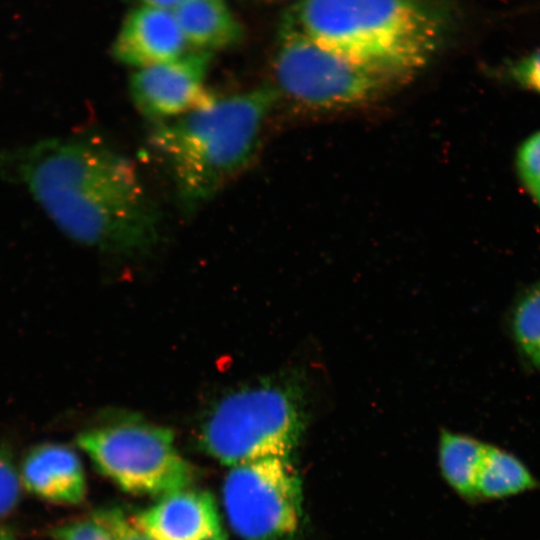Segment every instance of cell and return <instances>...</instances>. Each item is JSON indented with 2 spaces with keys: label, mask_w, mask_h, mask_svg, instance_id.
I'll list each match as a JSON object with an SVG mask.
<instances>
[{
  "label": "cell",
  "mask_w": 540,
  "mask_h": 540,
  "mask_svg": "<svg viewBox=\"0 0 540 540\" xmlns=\"http://www.w3.org/2000/svg\"><path fill=\"white\" fill-rule=\"evenodd\" d=\"M0 176L21 184L72 240L131 255L152 247L158 216L135 165L86 137L0 148Z\"/></svg>",
  "instance_id": "6da1fadb"
},
{
  "label": "cell",
  "mask_w": 540,
  "mask_h": 540,
  "mask_svg": "<svg viewBox=\"0 0 540 540\" xmlns=\"http://www.w3.org/2000/svg\"><path fill=\"white\" fill-rule=\"evenodd\" d=\"M284 18L393 84L423 68L451 27L441 0H298Z\"/></svg>",
  "instance_id": "7a4b0ae2"
},
{
  "label": "cell",
  "mask_w": 540,
  "mask_h": 540,
  "mask_svg": "<svg viewBox=\"0 0 540 540\" xmlns=\"http://www.w3.org/2000/svg\"><path fill=\"white\" fill-rule=\"evenodd\" d=\"M278 99L272 85L212 96L153 130L150 145L167 165L186 207L207 202L250 166Z\"/></svg>",
  "instance_id": "3957f363"
},
{
  "label": "cell",
  "mask_w": 540,
  "mask_h": 540,
  "mask_svg": "<svg viewBox=\"0 0 540 540\" xmlns=\"http://www.w3.org/2000/svg\"><path fill=\"white\" fill-rule=\"evenodd\" d=\"M302 428L300 408L289 389L261 384L223 397L203 422L199 445L227 466L267 457L289 458Z\"/></svg>",
  "instance_id": "277c9868"
},
{
  "label": "cell",
  "mask_w": 540,
  "mask_h": 540,
  "mask_svg": "<svg viewBox=\"0 0 540 540\" xmlns=\"http://www.w3.org/2000/svg\"><path fill=\"white\" fill-rule=\"evenodd\" d=\"M272 85L281 96L317 111L358 107L394 84L308 38L284 17L273 55Z\"/></svg>",
  "instance_id": "5b68a950"
},
{
  "label": "cell",
  "mask_w": 540,
  "mask_h": 540,
  "mask_svg": "<svg viewBox=\"0 0 540 540\" xmlns=\"http://www.w3.org/2000/svg\"><path fill=\"white\" fill-rule=\"evenodd\" d=\"M77 444L102 475L135 496L160 498L188 488L194 478L165 427L119 422L82 432Z\"/></svg>",
  "instance_id": "8992f818"
},
{
  "label": "cell",
  "mask_w": 540,
  "mask_h": 540,
  "mask_svg": "<svg viewBox=\"0 0 540 540\" xmlns=\"http://www.w3.org/2000/svg\"><path fill=\"white\" fill-rule=\"evenodd\" d=\"M226 519L241 540H292L301 517V482L289 458L232 466L222 487Z\"/></svg>",
  "instance_id": "52a82bcc"
},
{
  "label": "cell",
  "mask_w": 540,
  "mask_h": 540,
  "mask_svg": "<svg viewBox=\"0 0 540 540\" xmlns=\"http://www.w3.org/2000/svg\"><path fill=\"white\" fill-rule=\"evenodd\" d=\"M212 53L192 50L166 62L138 68L129 79L135 108L146 118L169 121L209 100L205 81Z\"/></svg>",
  "instance_id": "ba28073f"
},
{
  "label": "cell",
  "mask_w": 540,
  "mask_h": 540,
  "mask_svg": "<svg viewBox=\"0 0 540 540\" xmlns=\"http://www.w3.org/2000/svg\"><path fill=\"white\" fill-rule=\"evenodd\" d=\"M152 540H228L212 494L185 488L132 517Z\"/></svg>",
  "instance_id": "9c48e42d"
},
{
  "label": "cell",
  "mask_w": 540,
  "mask_h": 540,
  "mask_svg": "<svg viewBox=\"0 0 540 540\" xmlns=\"http://www.w3.org/2000/svg\"><path fill=\"white\" fill-rule=\"evenodd\" d=\"M187 47L171 9L140 4L121 23L111 52L119 63L138 69L173 60Z\"/></svg>",
  "instance_id": "30bf717a"
},
{
  "label": "cell",
  "mask_w": 540,
  "mask_h": 540,
  "mask_svg": "<svg viewBox=\"0 0 540 540\" xmlns=\"http://www.w3.org/2000/svg\"><path fill=\"white\" fill-rule=\"evenodd\" d=\"M25 488L41 499L58 504H78L86 495V479L77 453L63 444L33 447L21 466Z\"/></svg>",
  "instance_id": "8fae6325"
},
{
  "label": "cell",
  "mask_w": 540,
  "mask_h": 540,
  "mask_svg": "<svg viewBox=\"0 0 540 540\" xmlns=\"http://www.w3.org/2000/svg\"><path fill=\"white\" fill-rule=\"evenodd\" d=\"M172 11L192 50L212 53L244 38V28L225 0H183Z\"/></svg>",
  "instance_id": "7c38bea8"
},
{
  "label": "cell",
  "mask_w": 540,
  "mask_h": 540,
  "mask_svg": "<svg viewBox=\"0 0 540 540\" xmlns=\"http://www.w3.org/2000/svg\"><path fill=\"white\" fill-rule=\"evenodd\" d=\"M538 486L537 479L517 457L488 445L477 476V498L502 499Z\"/></svg>",
  "instance_id": "4fadbf2b"
},
{
  "label": "cell",
  "mask_w": 540,
  "mask_h": 540,
  "mask_svg": "<svg viewBox=\"0 0 540 540\" xmlns=\"http://www.w3.org/2000/svg\"><path fill=\"white\" fill-rule=\"evenodd\" d=\"M488 445L473 438L443 431L440 464L448 483L463 497L477 499L476 481Z\"/></svg>",
  "instance_id": "5bb4252c"
},
{
  "label": "cell",
  "mask_w": 540,
  "mask_h": 540,
  "mask_svg": "<svg viewBox=\"0 0 540 540\" xmlns=\"http://www.w3.org/2000/svg\"><path fill=\"white\" fill-rule=\"evenodd\" d=\"M513 330L521 351L534 365L540 366V285L518 304Z\"/></svg>",
  "instance_id": "9a60e30c"
},
{
  "label": "cell",
  "mask_w": 540,
  "mask_h": 540,
  "mask_svg": "<svg viewBox=\"0 0 540 540\" xmlns=\"http://www.w3.org/2000/svg\"><path fill=\"white\" fill-rule=\"evenodd\" d=\"M501 75L526 90L540 93V48L507 61Z\"/></svg>",
  "instance_id": "2e32d148"
},
{
  "label": "cell",
  "mask_w": 540,
  "mask_h": 540,
  "mask_svg": "<svg viewBox=\"0 0 540 540\" xmlns=\"http://www.w3.org/2000/svg\"><path fill=\"white\" fill-rule=\"evenodd\" d=\"M20 499V478L9 448L0 443V518L8 515Z\"/></svg>",
  "instance_id": "e0dca14e"
},
{
  "label": "cell",
  "mask_w": 540,
  "mask_h": 540,
  "mask_svg": "<svg viewBox=\"0 0 540 540\" xmlns=\"http://www.w3.org/2000/svg\"><path fill=\"white\" fill-rule=\"evenodd\" d=\"M91 518L108 531L112 540H152L120 508L96 510Z\"/></svg>",
  "instance_id": "ac0fdd59"
},
{
  "label": "cell",
  "mask_w": 540,
  "mask_h": 540,
  "mask_svg": "<svg viewBox=\"0 0 540 540\" xmlns=\"http://www.w3.org/2000/svg\"><path fill=\"white\" fill-rule=\"evenodd\" d=\"M517 168L522 182L530 192L540 186V131L532 134L520 146Z\"/></svg>",
  "instance_id": "d6986e66"
},
{
  "label": "cell",
  "mask_w": 540,
  "mask_h": 540,
  "mask_svg": "<svg viewBox=\"0 0 540 540\" xmlns=\"http://www.w3.org/2000/svg\"><path fill=\"white\" fill-rule=\"evenodd\" d=\"M54 535L57 540H112L108 531L92 518L59 527Z\"/></svg>",
  "instance_id": "ffe728a7"
},
{
  "label": "cell",
  "mask_w": 540,
  "mask_h": 540,
  "mask_svg": "<svg viewBox=\"0 0 540 540\" xmlns=\"http://www.w3.org/2000/svg\"><path fill=\"white\" fill-rule=\"evenodd\" d=\"M140 4L157 6L167 9L175 8L183 0H138Z\"/></svg>",
  "instance_id": "44dd1931"
},
{
  "label": "cell",
  "mask_w": 540,
  "mask_h": 540,
  "mask_svg": "<svg viewBox=\"0 0 540 540\" xmlns=\"http://www.w3.org/2000/svg\"><path fill=\"white\" fill-rule=\"evenodd\" d=\"M0 540H15L8 532L0 530Z\"/></svg>",
  "instance_id": "7402d4cb"
},
{
  "label": "cell",
  "mask_w": 540,
  "mask_h": 540,
  "mask_svg": "<svg viewBox=\"0 0 540 540\" xmlns=\"http://www.w3.org/2000/svg\"><path fill=\"white\" fill-rule=\"evenodd\" d=\"M538 204H540V186L531 191Z\"/></svg>",
  "instance_id": "603a6c76"
},
{
  "label": "cell",
  "mask_w": 540,
  "mask_h": 540,
  "mask_svg": "<svg viewBox=\"0 0 540 540\" xmlns=\"http://www.w3.org/2000/svg\"><path fill=\"white\" fill-rule=\"evenodd\" d=\"M257 1H262V2H275V1H282V0H257Z\"/></svg>",
  "instance_id": "cb8c5ba5"
}]
</instances>
